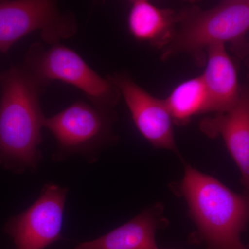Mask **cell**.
<instances>
[{"mask_svg": "<svg viewBox=\"0 0 249 249\" xmlns=\"http://www.w3.org/2000/svg\"><path fill=\"white\" fill-rule=\"evenodd\" d=\"M204 66L201 76L209 98L208 113L229 110L238 101L242 87L239 84L237 68L226 45L216 44L210 47Z\"/></svg>", "mask_w": 249, "mask_h": 249, "instance_id": "cell-11", "label": "cell"}, {"mask_svg": "<svg viewBox=\"0 0 249 249\" xmlns=\"http://www.w3.org/2000/svg\"><path fill=\"white\" fill-rule=\"evenodd\" d=\"M173 124L186 125L194 116L208 113L209 98L202 77L178 85L165 99Z\"/></svg>", "mask_w": 249, "mask_h": 249, "instance_id": "cell-13", "label": "cell"}, {"mask_svg": "<svg viewBox=\"0 0 249 249\" xmlns=\"http://www.w3.org/2000/svg\"><path fill=\"white\" fill-rule=\"evenodd\" d=\"M67 194L66 188L47 183L30 207L9 219L5 231L16 249H45L61 239Z\"/></svg>", "mask_w": 249, "mask_h": 249, "instance_id": "cell-7", "label": "cell"}, {"mask_svg": "<svg viewBox=\"0 0 249 249\" xmlns=\"http://www.w3.org/2000/svg\"><path fill=\"white\" fill-rule=\"evenodd\" d=\"M175 188L186 199L196 227L193 242L206 249H248L242 240L249 221L248 196L189 164Z\"/></svg>", "mask_w": 249, "mask_h": 249, "instance_id": "cell-2", "label": "cell"}, {"mask_svg": "<svg viewBox=\"0 0 249 249\" xmlns=\"http://www.w3.org/2000/svg\"><path fill=\"white\" fill-rule=\"evenodd\" d=\"M74 14L52 0L0 1V52L7 53L18 40L40 33L48 45L60 43L78 31Z\"/></svg>", "mask_w": 249, "mask_h": 249, "instance_id": "cell-6", "label": "cell"}, {"mask_svg": "<svg viewBox=\"0 0 249 249\" xmlns=\"http://www.w3.org/2000/svg\"><path fill=\"white\" fill-rule=\"evenodd\" d=\"M248 0H227L211 9L193 5L178 11L175 33L162 50L163 61L185 53L204 66L206 52L216 44L229 45L240 59L249 54Z\"/></svg>", "mask_w": 249, "mask_h": 249, "instance_id": "cell-3", "label": "cell"}, {"mask_svg": "<svg viewBox=\"0 0 249 249\" xmlns=\"http://www.w3.org/2000/svg\"><path fill=\"white\" fill-rule=\"evenodd\" d=\"M178 11L158 7L147 0L131 1L127 25L136 40L163 49L175 33Z\"/></svg>", "mask_w": 249, "mask_h": 249, "instance_id": "cell-12", "label": "cell"}, {"mask_svg": "<svg viewBox=\"0 0 249 249\" xmlns=\"http://www.w3.org/2000/svg\"><path fill=\"white\" fill-rule=\"evenodd\" d=\"M200 130L210 138L221 137L238 167L242 186H249V93L242 87L238 101L230 109L201 120Z\"/></svg>", "mask_w": 249, "mask_h": 249, "instance_id": "cell-9", "label": "cell"}, {"mask_svg": "<svg viewBox=\"0 0 249 249\" xmlns=\"http://www.w3.org/2000/svg\"><path fill=\"white\" fill-rule=\"evenodd\" d=\"M124 98L136 127L157 149L170 150L179 156L173 130V121L165 100L152 96L126 72L107 76Z\"/></svg>", "mask_w": 249, "mask_h": 249, "instance_id": "cell-8", "label": "cell"}, {"mask_svg": "<svg viewBox=\"0 0 249 249\" xmlns=\"http://www.w3.org/2000/svg\"><path fill=\"white\" fill-rule=\"evenodd\" d=\"M22 66L47 86L55 80L73 85L96 107L114 109L121 96L110 80L100 76L79 54L60 43L46 47L34 42L24 55Z\"/></svg>", "mask_w": 249, "mask_h": 249, "instance_id": "cell-4", "label": "cell"}, {"mask_svg": "<svg viewBox=\"0 0 249 249\" xmlns=\"http://www.w3.org/2000/svg\"><path fill=\"white\" fill-rule=\"evenodd\" d=\"M0 165L16 172L36 169L42 155L46 116L40 98L47 85L22 65L0 74Z\"/></svg>", "mask_w": 249, "mask_h": 249, "instance_id": "cell-1", "label": "cell"}, {"mask_svg": "<svg viewBox=\"0 0 249 249\" xmlns=\"http://www.w3.org/2000/svg\"><path fill=\"white\" fill-rule=\"evenodd\" d=\"M116 113L84 101H77L66 109L45 117L44 127L50 131L58 145L57 158L82 155L90 158L115 142Z\"/></svg>", "mask_w": 249, "mask_h": 249, "instance_id": "cell-5", "label": "cell"}, {"mask_svg": "<svg viewBox=\"0 0 249 249\" xmlns=\"http://www.w3.org/2000/svg\"><path fill=\"white\" fill-rule=\"evenodd\" d=\"M161 203L152 205L130 221L96 240L80 243L76 249H160L156 232L168 227Z\"/></svg>", "mask_w": 249, "mask_h": 249, "instance_id": "cell-10", "label": "cell"}]
</instances>
